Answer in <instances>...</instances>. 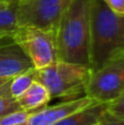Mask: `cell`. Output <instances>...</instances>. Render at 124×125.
I'll return each mask as SVG.
<instances>
[{"instance_id":"6da1fadb","label":"cell","mask_w":124,"mask_h":125,"mask_svg":"<svg viewBox=\"0 0 124 125\" xmlns=\"http://www.w3.org/2000/svg\"><path fill=\"white\" fill-rule=\"evenodd\" d=\"M57 61L90 67V0H72L55 32Z\"/></svg>"},{"instance_id":"7a4b0ae2","label":"cell","mask_w":124,"mask_h":125,"mask_svg":"<svg viewBox=\"0 0 124 125\" xmlns=\"http://www.w3.org/2000/svg\"><path fill=\"white\" fill-rule=\"evenodd\" d=\"M124 53V15L116 14L103 0H90V69L96 70Z\"/></svg>"},{"instance_id":"3957f363","label":"cell","mask_w":124,"mask_h":125,"mask_svg":"<svg viewBox=\"0 0 124 125\" xmlns=\"http://www.w3.org/2000/svg\"><path fill=\"white\" fill-rule=\"evenodd\" d=\"M91 69L88 66L55 61L42 69H35V80L48 89L51 97L72 100L86 95Z\"/></svg>"},{"instance_id":"277c9868","label":"cell","mask_w":124,"mask_h":125,"mask_svg":"<svg viewBox=\"0 0 124 125\" xmlns=\"http://www.w3.org/2000/svg\"><path fill=\"white\" fill-rule=\"evenodd\" d=\"M124 92V53L112 57L96 70H91L86 95L96 102L109 103Z\"/></svg>"},{"instance_id":"5b68a950","label":"cell","mask_w":124,"mask_h":125,"mask_svg":"<svg viewBox=\"0 0 124 125\" xmlns=\"http://www.w3.org/2000/svg\"><path fill=\"white\" fill-rule=\"evenodd\" d=\"M11 39L23 50L34 69H42L57 61L55 32L35 26H19Z\"/></svg>"},{"instance_id":"8992f818","label":"cell","mask_w":124,"mask_h":125,"mask_svg":"<svg viewBox=\"0 0 124 125\" xmlns=\"http://www.w3.org/2000/svg\"><path fill=\"white\" fill-rule=\"evenodd\" d=\"M72 0H18L19 26H35L56 32L61 17Z\"/></svg>"},{"instance_id":"52a82bcc","label":"cell","mask_w":124,"mask_h":125,"mask_svg":"<svg viewBox=\"0 0 124 125\" xmlns=\"http://www.w3.org/2000/svg\"><path fill=\"white\" fill-rule=\"evenodd\" d=\"M94 102V100L87 95L78 99L64 100L55 105L45 106L41 110L35 111L28 120L25 125H54L66 116L81 109L87 108Z\"/></svg>"},{"instance_id":"ba28073f","label":"cell","mask_w":124,"mask_h":125,"mask_svg":"<svg viewBox=\"0 0 124 125\" xmlns=\"http://www.w3.org/2000/svg\"><path fill=\"white\" fill-rule=\"evenodd\" d=\"M2 42L0 43V78L11 79L34 68L30 58L12 39L6 43Z\"/></svg>"},{"instance_id":"9c48e42d","label":"cell","mask_w":124,"mask_h":125,"mask_svg":"<svg viewBox=\"0 0 124 125\" xmlns=\"http://www.w3.org/2000/svg\"><path fill=\"white\" fill-rule=\"evenodd\" d=\"M108 103H94L66 116L54 125H97L107 113Z\"/></svg>"},{"instance_id":"30bf717a","label":"cell","mask_w":124,"mask_h":125,"mask_svg":"<svg viewBox=\"0 0 124 125\" xmlns=\"http://www.w3.org/2000/svg\"><path fill=\"white\" fill-rule=\"evenodd\" d=\"M52 100L48 89L43 83L35 80L29 89L17 99L20 109L26 111H37L47 106Z\"/></svg>"},{"instance_id":"8fae6325","label":"cell","mask_w":124,"mask_h":125,"mask_svg":"<svg viewBox=\"0 0 124 125\" xmlns=\"http://www.w3.org/2000/svg\"><path fill=\"white\" fill-rule=\"evenodd\" d=\"M18 0H10L0 8V40L11 39L18 30L17 21Z\"/></svg>"},{"instance_id":"7c38bea8","label":"cell","mask_w":124,"mask_h":125,"mask_svg":"<svg viewBox=\"0 0 124 125\" xmlns=\"http://www.w3.org/2000/svg\"><path fill=\"white\" fill-rule=\"evenodd\" d=\"M35 81V69H31L29 71H25L23 73H20L18 76H14L10 79L9 84V92L10 97L17 100L19 97H21L24 92L29 89V87Z\"/></svg>"},{"instance_id":"4fadbf2b","label":"cell","mask_w":124,"mask_h":125,"mask_svg":"<svg viewBox=\"0 0 124 125\" xmlns=\"http://www.w3.org/2000/svg\"><path fill=\"white\" fill-rule=\"evenodd\" d=\"M34 112L35 111H26L20 109L0 117V125H25L28 120Z\"/></svg>"},{"instance_id":"5bb4252c","label":"cell","mask_w":124,"mask_h":125,"mask_svg":"<svg viewBox=\"0 0 124 125\" xmlns=\"http://www.w3.org/2000/svg\"><path fill=\"white\" fill-rule=\"evenodd\" d=\"M107 112L113 117L124 120V92L115 100L108 103Z\"/></svg>"},{"instance_id":"9a60e30c","label":"cell","mask_w":124,"mask_h":125,"mask_svg":"<svg viewBox=\"0 0 124 125\" xmlns=\"http://www.w3.org/2000/svg\"><path fill=\"white\" fill-rule=\"evenodd\" d=\"M20 110L18 101L10 97H0V117Z\"/></svg>"},{"instance_id":"2e32d148","label":"cell","mask_w":124,"mask_h":125,"mask_svg":"<svg viewBox=\"0 0 124 125\" xmlns=\"http://www.w3.org/2000/svg\"><path fill=\"white\" fill-rule=\"evenodd\" d=\"M103 1L116 14L124 15V0H103Z\"/></svg>"},{"instance_id":"e0dca14e","label":"cell","mask_w":124,"mask_h":125,"mask_svg":"<svg viewBox=\"0 0 124 125\" xmlns=\"http://www.w3.org/2000/svg\"><path fill=\"white\" fill-rule=\"evenodd\" d=\"M99 125H124V120L113 117L107 112L102 121L99 123Z\"/></svg>"},{"instance_id":"ac0fdd59","label":"cell","mask_w":124,"mask_h":125,"mask_svg":"<svg viewBox=\"0 0 124 125\" xmlns=\"http://www.w3.org/2000/svg\"><path fill=\"white\" fill-rule=\"evenodd\" d=\"M9 84H10V79L0 78V97H10Z\"/></svg>"},{"instance_id":"d6986e66","label":"cell","mask_w":124,"mask_h":125,"mask_svg":"<svg viewBox=\"0 0 124 125\" xmlns=\"http://www.w3.org/2000/svg\"><path fill=\"white\" fill-rule=\"evenodd\" d=\"M9 1H10V0H8V1H0V8H1V7H3V6H6Z\"/></svg>"},{"instance_id":"ffe728a7","label":"cell","mask_w":124,"mask_h":125,"mask_svg":"<svg viewBox=\"0 0 124 125\" xmlns=\"http://www.w3.org/2000/svg\"><path fill=\"white\" fill-rule=\"evenodd\" d=\"M4 40H8V39H4ZM4 40H0V43H1L2 41H4Z\"/></svg>"},{"instance_id":"44dd1931","label":"cell","mask_w":124,"mask_h":125,"mask_svg":"<svg viewBox=\"0 0 124 125\" xmlns=\"http://www.w3.org/2000/svg\"><path fill=\"white\" fill-rule=\"evenodd\" d=\"M0 1H8V0H0Z\"/></svg>"},{"instance_id":"7402d4cb","label":"cell","mask_w":124,"mask_h":125,"mask_svg":"<svg viewBox=\"0 0 124 125\" xmlns=\"http://www.w3.org/2000/svg\"><path fill=\"white\" fill-rule=\"evenodd\" d=\"M97 125H99V124H97Z\"/></svg>"}]
</instances>
